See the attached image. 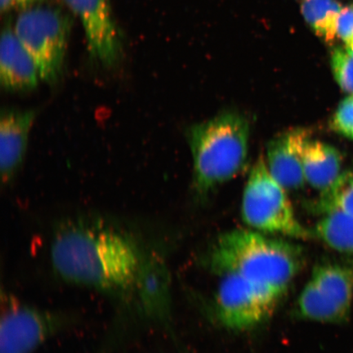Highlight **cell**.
Segmentation results:
<instances>
[{
    "label": "cell",
    "instance_id": "obj_1",
    "mask_svg": "<svg viewBox=\"0 0 353 353\" xmlns=\"http://www.w3.org/2000/svg\"><path fill=\"white\" fill-rule=\"evenodd\" d=\"M50 257L66 283L96 290L144 319L169 323V268L140 233L99 218L68 220L52 235Z\"/></svg>",
    "mask_w": 353,
    "mask_h": 353
},
{
    "label": "cell",
    "instance_id": "obj_2",
    "mask_svg": "<svg viewBox=\"0 0 353 353\" xmlns=\"http://www.w3.org/2000/svg\"><path fill=\"white\" fill-rule=\"evenodd\" d=\"M304 260L299 245L252 229L223 233L210 256L212 270L218 275L239 276L282 296L302 270Z\"/></svg>",
    "mask_w": 353,
    "mask_h": 353
},
{
    "label": "cell",
    "instance_id": "obj_3",
    "mask_svg": "<svg viewBox=\"0 0 353 353\" xmlns=\"http://www.w3.org/2000/svg\"><path fill=\"white\" fill-rule=\"evenodd\" d=\"M250 132L248 120L231 112L191 128L188 139L199 192H209L240 173L248 158Z\"/></svg>",
    "mask_w": 353,
    "mask_h": 353
},
{
    "label": "cell",
    "instance_id": "obj_4",
    "mask_svg": "<svg viewBox=\"0 0 353 353\" xmlns=\"http://www.w3.org/2000/svg\"><path fill=\"white\" fill-rule=\"evenodd\" d=\"M286 192L269 172L265 158L260 157L243 192V221L252 230L267 235L310 239L312 232L300 223Z\"/></svg>",
    "mask_w": 353,
    "mask_h": 353
},
{
    "label": "cell",
    "instance_id": "obj_5",
    "mask_svg": "<svg viewBox=\"0 0 353 353\" xmlns=\"http://www.w3.org/2000/svg\"><path fill=\"white\" fill-rule=\"evenodd\" d=\"M70 28L68 17L52 8H29L17 17L14 32L44 82L54 83L63 74Z\"/></svg>",
    "mask_w": 353,
    "mask_h": 353
},
{
    "label": "cell",
    "instance_id": "obj_6",
    "mask_svg": "<svg viewBox=\"0 0 353 353\" xmlns=\"http://www.w3.org/2000/svg\"><path fill=\"white\" fill-rule=\"evenodd\" d=\"M353 301V268L322 263L313 268L295 305L299 319L341 324L350 317Z\"/></svg>",
    "mask_w": 353,
    "mask_h": 353
},
{
    "label": "cell",
    "instance_id": "obj_7",
    "mask_svg": "<svg viewBox=\"0 0 353 353\" xmlns=\"http://www.w3.org/2000/svg\"><path fill=\"white\" fill-rule=\"evenodd\" d=\"M0 353H34L48 339L63 331L72 319L2 293Z\"/></svg>",
    "mask_w": 353,
    "mask_h": 353
},
{
    "label": "cell",
    "instance_id": "obj_8",
    "mask_svg": "<svg viewBox=\"0 0 353 353\" xmlns=\"http://www.w3.org/2000/svg\"><path fill=\"white\" fill-rule=\"evenodd\" d=\"M282 295L236 275L221 276L215 295L216 316L224 327L245 331L274 314Z\"/></svg>",
    "mask_w": 353,
    "mask_h": 353
},
{
    "label": "cell",
    "instance_id": "obj_9",
    "mask_svg": "<svg viewBox=\"0 0 353 353\" xmlns=\"http://www.w3.org/2000/svg\"><path fill=\"white\" fill-rule=\"evenodd\" d=\"M81 19L92 59L112 69L120 63L123 44L110 0H64Z\"/></svg>",
    "mask_w": 353,
    "mask_h": 353
},
{
    "label": "cell",
    "instance_id": "obj_10",
    "mask_svg": "<svg viewBox=\"0 0 353 353\" xmlns=\"http://www.w3.org/2000/svg\"><path fill=\"white\" fill-rule=\"evenodd\" d=\"M311 139L304 128H295L276 137L268 145L265 159L270 174L282 187L298 190L306 183L303 172V151Z\"/></svg>",
    "mask_w": 353,
    "mask_h": 353
},
{
    "label": "cell",
    "instance_id": "obj_11",
    "mask_svg": "<svg viewBox=\"0 0 353 353\" xmlns=\"http://www.w3.org/2000/svg\"><path fill=\"white\" fill-rule=\"evenodd\" d=\"M34 109L2 110L0 118V174L10 183L23 162L29 135L37 117Z\"/></svg>",
    "mask_w": 353,
    "mask_h": 353
},
{
    "label": "cell",
    "instance_id": "obj_12",
    "mask_svg": "<svg viewBox=\"0 0 353 353\" xmlns=\"http://www.w3.org/2000/svg\"><path fill=\"white\" fill-rule=\"evenodd\" d=\"M39 77L32 57L17 39L14 30H3L0 43V82L7 91H28L37 87Z\"/></svg>",
    "mask_w": 353,
    "mask_h": 353
},
{
    "label": "cell",
    "instance_id": "obj_13",
    "mask_svg": "<svg viewBox=\"0 0 353 353\" xmlns=\"http://www.w3.org/2000/svg\"><path fill=\"white\" fill-rule=\"evenodd\" d=\"M342 157L336 148L321 141L309 140L303 151V172L306 183L324 192L341 173Z\"/></svg>",
    "mask_w": 353,
    "mask_h": 353
},
{
    "label": "cell",
    "instance_id": "obj_14",
    "mask_svg": "<svg viewBox=\"0 0 353 353\" xmlns=\"http://www.w3.org/2000/svg\"><path fill=\"white\" fill-rule=\"evenodd\" d=\"M312 235L339 253L353 255V215L341 210L324 214Z\"/></svg>",
    "mask_w": 353,
    "mask_h": 353
},
{
    "label": "cell",
    "instance_id": "obj_15",
    "mask_svg": "<svg viewBox=\"0 0 353 353\" xmlns=\"http://www.w3.org/2000/svg\"><path fill=\"white\" fill-rule=\"evenodd\" d=\"M341 10L337 0H303L301 6L307 23L327 42L336 38L337 20Z\"/></svg>",
    "mask_w": 353,
    "mask_h": 353
},
{
    "label": "cell",
    "instance_id": "obj_16",
    "mask_svg": "<svg viewBox=\"0 0 353 353\" xmlns=\"http://www.w3.org/2000/svg\"><path fill=\"white\" fill-rule=\"evenodd\" d=\"M316 210L323 214L341 210L353 215V170L343 172L332 186L321 192Z\"/></svg>",
    "mask_w": 353,
    "mask_h": 353
},
{
    "label": "cell",
    "instance_id": "obj_17",
    "mask_svg": "<svg viewBox=\"0 0 353 353\" xmlns=\"http://www.w3.org/2000/svg\"><path fill=\"white\" fill-rule=\"evenodd\" d=\"M334 77L343 91L353 94V59L347 50L336 48L331 55Z\"/></svg>",
    "mask_w": 353,
    "mask_h": 353
},
{
    "label": "cell",
    "instance_id": "obj_18",
    "mask_svg": "<svg viewBox=\"0 0 353 353\" xmlns=\"http://www.w3.org/2000/svg\"><path fill=\"white\" fill-rule=\"evenodd\" d=\"M335 132L353 139V94L341 101L331 121Z\"/></svg>",
    "mask_w": 353,
    "mask_h": 353
},
{
    "label": "cell",
    "instance_id": "obj_19",
    "mask_svg": "<svg viewBox=\"0 0 353 353\" xmlns=\"http://www.w3.org/2000/svg\"><path fill=\"white\" fill-rule=\"evenodd\" d=\"M336 37L350 46L353 43V4L342 8L336 24Z\"/></svg>",
    "mask_w": 353,
    "mask_h": 353
},
{
    "label": "cell",
    "instance_id": "obj_20",
    "mask_svg": "<svg viewBox=\"0 0 353 353\" xmlns=\"http://www.w3.org/2000/svg\"><path fill=\"white\" fill-rule=\"evenodd\" d=\"M13 7L14 6H13L12 0H0V8H1L2 13L10 11Z\"/></svg>",
    "mask_w": 353,
    "mask_h": 353
},
{
    "label": "cell",
    "instance_id": "obj_21",
    "mask_svg": "<svg viewBox=\"0 0 353 353\" xmlns=\"http://www.w3.org/2000/svg\"><path fill=\"white\" fill-rule=\"evenodd\" d=\"M12 1L14 7L26 8L32 6L35 0H12Z\"/></svg>",
    "mask_w": 353,
    "mask_h": 353
},
{
    "label": "cell",
    "instance_id": "obj_22",
    "mask_svg": "<svg viewBox=\"0 0 353 353\" xmlns=\"http://www.w3.org/2000/svg\"><path fill=\"white\" fill-rule=\"evenodd\" d=\"M346 50L347 51L348 54H350V56L353 59V43L350 44V46H347Z\"/></svg>",
    "mask_w": 353,
    "mask_h": 353
}]
</instances>
